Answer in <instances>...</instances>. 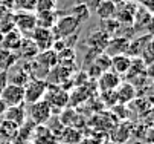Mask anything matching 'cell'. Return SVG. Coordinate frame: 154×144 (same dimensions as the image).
Here are the masks:
<instances>
[{
    "label": "cell",
    "mask_w": 154,
    "mask_h": 144,
    "mask_svg": "<svg viewBox=\"0 0 154 144\" xmlns=\"http://www.w3.org/2000/svg\"><path fill=\"white\" fill-rule=\"evenodd\" d=\"M108 42H110V37L102 29H98L87 37V45H89V48L96 51V52H104Z\"/></svg>",
    "instance_id": "14"
},
{
    "label": "cell",
    "mask_w": 154,
    "mask_h": 144,
    "mask_svg": "<svg viewBox=\"0 0 154 144\" xmlns=\"http://www.w3.org/2000/svg\"><path fill=\"white\" fill-rule=\"evenodd\" d=\"M115 95H116V103L118 104H130L136 100V88L131 83H121L116 89H115Z\"/></svg>",
    "instance_id": "11"
},
{
    "label": "cell",
    "mask_w": 154,
    "mask_h": 144,
    "mask_svg": "<svg viewBox=\"0 0 154 144\" xmlns=\"http://www.w3.org/2000/svg\"><path fill=\"white\" fill-rule=\"evenodd\" d=\"M6 104H5V103H3V100L2 98H0V117H2L3 114H5V110H6Z\"/></svg>",
    "instance_id": "37"
},
{
    "label": "cell",
    "mask_w": 154,
    "mask_h": 144,
    "mask_svg": "<svg viewBox=\"0 0 154 144\" xmlns=\"http://www.w3.org/2000/svg\"><path fill=\"white\" fill-rule=\"evenodd\" d=\"M69 92L67 89H64L63 86H57V85H49L48 83V89H46V94H45V98L46 100L52 110H63L69 106Z\"/></svg>",
    "instance_id": "2"
},
{
    "label": "cell",
    "mask_w": 154,
    "mask_h": 144,
    "mask_svg": "<svg viewBox=\"0 0 154 144\" xmlns=\"http://www.w3.org/2000/svg\"><path fill=\"white\" fill-rule=\"evenodd\" d=\"M70 15L75 17L79 23H82V22H87V20L90 18L92 12L89 11V8H87V6H84L81 3H75L72 6V9H70Z\"/></svg>",
    "instance_id": "27"
},
{
    "label": "cell",
    "mask_w": 154,
    "mask_h": 144,
    "mask_svg": "<svg viewBox=\"0 0 154 144\" xmlns=\"http://www.w3.org/2000/svg\"><path fill=\"white\" fill-rule=\"evenodd\" d=\"M31 144H58V138L54 135L48 124L35 126L31 138Z\"/></svg>",
    "instance_id": "10"
},
{
    "label": "cell",
    "mask_w": 154,
    "mask_h": 144,
    "mask_svg": "<svg viewBox=\"0 0 154 144\" xmlns=\"http://www.w3.org/2000/svg\"><path fill=\"white\" fill-rule=\"evenodd\" d=\"M107 2L113 3V5H119V3H122V2H124V0H107Z\"/></svg>",
    "instance_id": "38"
},
{
    "label": "cell",
    "mask_w": 154,
    "mask_h": 144,
    "mask_svg": "<svg viewBox=\"0 0 154 144\" xmlns=\"http://www.w3.org/2000/svg\"><path fill=\"white\" fill-rule=\"evenodd\" d=\"M17 61H18L17 52L0 49V71H9L12 66L17 65Z\"/></svg>",
    "instance_id": "23"
},
{
    "label": "cell",
    "mask_w": 154,
    "mask_h": 144,
    "mask_svg": "<svg viewBox=\"0 0 154 144\" xmlns=\"http://www.w3.org/2000/svg\"><path fill=\"white\" fill-rule=\"evenodd\" d=\"M0 98L3 100V103H5L8 107L9 106L25 104V88L8 83L2 89V92H0Z\"/></svg>",
    "instance_id": "5"
},
{
    "label": "cell",
    "mask_w": 154,
    "mask_h": 144,
    "mask_svg": "<svg viewBox=\"0 0 154 144\" xmlns=\"http://www.w3.org/2000/svg\"><path fill=\"white\" fill-rule=\"evenodd\" d=\"M58 144H63V142H58Z\"/></svg>",
    "instance_id": "43"
},
{
    "label": "cell",
    "mask_w": 154,
    "mask_h": 144,
    "mask_svg": "<svg viewBox=\"0 0 154 144\" xmlns=\"http://www.w3.org/2000/svg\"><path fill=\"white\" fill-rule=\"evenodd\" d=\"M35 5H37V0H14V9H18V11L34 12Z\"/></svg>",
    "instance_id": "31"
},
{
    "label": "cell",
    "mask_w": 154,
    "mask_h": 144,
    "mask_svg": "<svg viewBox=\"0 0 154 144\" xmlns=\"http://www.w3.org/2000/svg\"><path fill=\"white\" fill-rule=\"evenodd\" d=\"M81 23L78 22V20L75 17H72L70 14L67 15H61L58 17L55 26L52 28V34L55 37V40L58 38H67V37H72L78 32Z\"/></svg>",
    "instance_id": "3"
},
{
    "label": "cell",
    "mask_w": 154,
    "mask_h": 144,
    "mask_svg": "<svg viewBox=\"0 0 154 144\" xmlns=\"http://www.w3.org/2000/svg\"><path fill=\"white\" fill-rule=\"evenodd\" d=\"M17 52H18V54H17V55H18V58L21 57V58H26V60L32 61V60L38 55V52H40V51H38L37 45L32 42V38H31V37H25Z\"/></svg>",
    "instance_id": "20"
},
{
    "label": "cell",
    "mask_w": 154,
    "mask_h": 144,
    "mask_svg": "<svg viewBox=\"0 0 154 144\" xmlns=\"http://www.w3.org/2000/svg\"><path fill=\"white\" fill-rule=\"evenodd\" d=\"M31 38L32 42L37 45L38 51L43 52V51H48V49H52V45L55 42V37L52 34V29H46V28H35L31 34Z\"/></svg>",
    "instance_id": "8"
},
{
    "label": "cell",
    "mask_w": 154,
    "mask_h": 144,
    "mask_svg": "<svg viewBox=\"0 0 154 144\" xmlns=\"http://www.w3.org/2000/svg\"><path fill=\"white\" fill-rule=\"evenodd\" d=\"M2 144H17V142H14V141H2Z\"/></svg>",
    "instance_id": "39"
},
{
    "label": "cell",
    "mask_w": 154,
    "mask_h": 144,
    "mask_svg": "<svg viewBox=\"0 0 154 144\" xmlns=\"http://www.w3.org/2000/svg\"><path fill=\"white\" fill-rule=\"evenodd\" d=\"M140 2V6H143V8H146V9H152V6H154V0H139Z\"/></svg>",
    "instance_id": "36"
},
{
    "label": "cell",
    "mask_w": 154,
    "mask_h": 144,
    "mask_svg": "<svg viewBox=\"0 0 154 144\" xmlns=\"http://www.w3.org/2000/svg\"><path fill=\"white\" fill-rule=\"evenodd\" d=\"M101 98L105 104L108 106H116V95H115V91H105V92H101Z\"/></svg>",
    "instance_id": "32"
},
{
    "label": "cell",
    "mask_w": 154,
    "mask_h": 144,
    "mask_svg": "<svg viewBox=\"0 0 154 144\" xmlns=\"http://www.w3.org/2000/svg\"><path fill=\"white\" fill-rule=\"evenodd\" d=\"M0 144H2V139H0Z\"/></svg>",
    "instance_id": "42"
},
{
    "label": "cell",
    "mask_w": 154,
    "mask_h": 144,
    "mask_svg": "<svg viewBox=\"0 0 154 144\" xmlns=\"http://www.w3.org/2000/svg\"><path fill=\"white\" fill-rule=\"evenodd\" d=\"M37 15V26L38 28H46V29H52L58 20V14L57 11H51V12H38Z\"/></svg>",
    "instance_id": "22"
},
{
    "label": "cell",
    "mask_w": 154,
    "mask_h": 144,
    "mask_svg": "<svg viewBox=\"0 0 154 144\" xmlns=\"http://www.w3.org/2000/svg\"><path fill=\"white\" fill-rule=\"evenodd\" d=\"M57 5L58 0H37L35 5V12H51V11H57Z\"/></svg>",
    "instance_id": "28"
},
{
    "label": "cell",
    "mask_w": 154,
    "mask_h": 144,
    "mask_svg": "<svg viewBox=\"0 0 154 144\" xmlns=\"http://www.w3.org/2000/svg\"><path fill=\"white\" fill-rule=\"evenodd\" d=\"M15 14V29L21 34H32V31L37 28V15L35 12H26V11H17Z\"/></svg>",
    "instance_id": "7"
},
{
    "label": "cell",
    "mask_w": 154,
    "mask_h": 144,
    "mask_svg": "<svg viewBox=\"0 0 154 144\" xmlns=\"http://www.w3.org/2000/svg\"><path fill=\"white\" fill-rule=\"evenodd\" d=\"M48 89V80L41 77H32L25 86V104H32L45 98Z\"/></svg>",
    "instance_id": "4"
},
{
    "label": "cell",
    "mask_w": 154,
    "mask_h": 144,
    "mask_svg": "<svg viewBox=\"0 0 154 144\" xmlns=\"http://www.w3.org/2000/svg\"><path fill=\"white\" fill-rule=\"evenodd\" d=\"M84 138L82 130L76 127H63V130L58 135V142L63 144H79Z\"/></svg>",
    "instance_id": "19"
},
{
    "label": "cell",
    "mask_w": 154,
    "mask_h": 144,
    "mask_svg": "<svg viewBox=\"0 0 154 144\" xmlns=\"http://www.w3.org/2000/svg\"><path fill=\"white\" fill-rule=\"evenodd\" d=\"M2 42H3V34L0 32V45H2Z\"/></svg>",
    "instance_id": "41"
},
{
    "label": "cell",
    "mask_w": 154,
    "mask_h": 144,
    "mask_svg": "<svg viewBox=\"0 0 154 144\" xmlns=\"http://www.w3.org/2000/svg\"><path fill=\"white\" fill-rule=\"evenodd\" d=\"M57 58H58V65L70 66V65H75L76 52L73 48H64L63 51L57 52Z\"/></svg>",
    "instance_id": "26"
},
{
    "label": "cell",
    "mask_w": 154,
    "mask_h": 144,
    "mask_svg": "<svg viewBox=\"0 0 154 144\" xmlns=\"http://www.w3.org/2000/svg\"><path fill=\"white\" fill-rule=\"evenodd\" d=\"M3 120H8L14 124H17L18 127L21 124H25V121L28 120V115H26V106L25 104H18V106H9L6 107L5 114L2 115Z\"/></svg>",
    "instance_id": "12"
},
{
    "label": "cell",
    "mask_w": 154,
    "mask_h": 144,
    "mask_svg": "<svg viewBox=\"0 0 154 144\" xmlns=\"http://www.w3.org/2000/svg\"><path fill=\"white\" fill-rule=\"evenodd\" d=\"M25 35L21 34L20 31L17 29H12L6 34H3V42H2V46L3 49H8V51H12V52H17L21 42H23Z\"/></svg>",
    "instance_id": "18"
},
{
    "label": "cell",
    "mask_w": 154,
    "mask_h": 144,
    "mask_svg": "<svg viewBox=\"0 0 154 144\" xmlns=\"http://www.w3.org/2000/svg\"><path fill=\"white\" fill-rule=\"evenodd\" d=\"M14 9V0H0V14Z\"/></svg>",
    "instance_id": "34"
},
{
    "label": "cell",
    "mask_w": 154,
    "mask_h": 144,
    "mask_svg": "<svg viewBox=\"0 0 154 144\" xmlns=\"http://www.w3.org/2000/svg\"><path fill=\"white\" fill-rule=\"evenodd\" d=\"M131 68V57H128L127 54H119L112 57V63H110V71H113L115 74L121 75H127L128 71Z\"/></svg>",
    "instance_id": "16"
},
{
    "label": "cell",
    "mask_w": 154,
    "mask_h": 144,
    "mask_svg": "<svg viewBox=\"0 0 154 144\" xmlns=\"http://www.w3.org/2000/svg\"><path fill=\"white\" fill-rule=\"evenodd\" d=\"M76 3H81V5L87 6L90 12H93V11H96L98 5L101 3V0H76Z\"/></svg>",
    "instance_id": "33"
},
{
    "label": "cell",
    "mask_w": 154,
    "mask_h": 144,
    "mask_svg": "<svg viewBox=\"0 0 154 144\" xmlns=\"http://www.w3.org/2000/svg\"><path fill=\"white\" fill-rule=\"evenodd\" d=\"M136 9H137V3L136 2H133V0H124L122 3L116 5L115 18L121 25H133Z\"/></svg>",
    "instance_id": "6"
},
{
    "label": "cell",
    "mask_w": 154,
    "mask_h": 144,
    "mask_svg": "<svg viewBox=\"0 0 154 144\" xmlns=\"http://www.w3.org/2000/svg\"><path fill=\"white\" fill-rule=\"evenodd\" d=\"M128 45H130V40L125 37H112L104 52L110 57H115L119 54H127Z\"/></svg>",
    "instance_id": "15"
},
{
    "label": "cell",
    "mask_w": 154,
    "mask_h": 144,
    "mask_svg": "<svg viewBox=\"0 0 154 144\" xmlns=\"http://www.w3.org/2000/svg\"><path fill=\"white\" fill-rule=\"evenodd\" d=\"M110 63H112V57L107 55L105 52H101L96 55V58L93 60V65H96L102 72L105 71H110Z\"/></svg>",
    "instance_id": "29"
},
{
    "label": "cell",
    "mask_w": 154,
    "mask_h": 144,
    "mask_svg": "<svg viewBox=\"0 0 154 144\" xmlns=\"http://www.w3.org/2000/svg\"><path fill=\"white\" fill-rule=\"evenodd\" d=\"M35 65L38 68H46V72L49 74V71H52L57 65H58V58H57V52L52 49L38 52V55L35 57Z\"/></svg>",
    "instance_id": "17"
},
{
    "label": "cell",
    "mask_w": 154,
    "mask_h": 144,
    "mask_svg": "<svg viewBox=\"0 0 154 144\" xmlns=\"http://www.w3.org/2000/svg\"><path fill=\"white\" fill-rule=\"evenodd\" d=\"M26 115L28 120L34 123L35 126H43L51 121V118L54 117V110L46 100H40L37 103L29 104V107L26 109Z\"/></svg>",
    "instance_id": "1"
},
{
    "label": "cell",
    "mask_w": 154,
    "mask_h": 144,
    "mask_svg": "<svg viewBox=\"0 0 154 144\" xmlns=\"http://www.w3.org/2000/svg\"><path fill=\"white\" fill-rule=\"evenodd\" d=\"M133 124L130 121L119 123L118 126H113V129H110V141H113L115 144H125L128 138L133 135Z\"/></svg>",
    "instance_id": "9"
},
{
    "label": "cell",
    "mask_w": 154,
    "mask_h": 144,
    "mask_svg": "<svg viewBox=\"0 0 154 144\" xmlns=\"http://www.w3.org/2000/svg\"><path fill=\"white\" fill-rule=\"evenodd\" d=\"M119 26H121V23L118 22L116 18H108V20H102V31L112 38L113 37V34H115V31H118L119 29Z\"/></svg>",
    "instance_id": "30"
},
{
    "label": "cell",
    "mask_w": 154,
    "mask_h": 144,
    "mask_svg": "<svg viewBox=\"0 0 154 144\" xmlns=\"http://www.w3.org/2000/svg\"><path fill=\"white\" fill-rule=\"evenodd\" d=\"M6 85H8V74L6 71H0V92Z\"/></svg>",
    "instance_id": "35"
},
{
    "label": "cell",
    "mask_w": 154,
    "mask_h": 144,
    "mask_svg": "<svg viewBox=\"0 0 154 144\" xmlns=\"http://www.w3.org/2000/svg\"><path fill=\"white\" fill-rule=\"evenodd\" d=\"M18 132V126L8 120H0V139L2 141H14Z\"/></svg>",
    "instance_id": "21"
},
{
    "label": "cell",
    "mask_w": 154,
    "mask_h": 144,
    "mask_svg": "<svg viewBox=\"0 0 154 144\" xmlns=\"http://www.w3.org/2000/svg\"><path fill=\"white\" fill-rule=\"evenodd\" d=\"M12 29H15V14L12 11L0 14V32L6 34Z\"/></svg>",
    "instance_id": "25"
},
{
    "label": "cell",
    "mask_w": 154,
    "mask_h": 144,
    "mask_svg": "<svg viewBox=\"0 0 154 144\" xmlns=\"http://www.w3.org/2000/svg\"><path fill=\"white\" fill-rule=\"evenodd\" d=\"M101 144H115V142H113V141H110V139H108V141H105V142H101Z\"/></svg>",
    "instance_id": "40"
},
{
    "label": "cell",
    "mask_w": 154,
    "mask_h": 144,
    "mask_svg": "<svg viewBox=\"0 0 154 144\" xmlns=\"http://www.w3.org/2000/svg\"><path fill=\"white\" fill-rule=\"evenodd\" d=\"M95 14L101 18V20H108V18H115L116 14V5L107 2V0H101V3L98 5Z\"/></svg>",
    "instance_id": "24"
},
{
    "label": "cell",
    "mask_w": 154,
    "mask_h": 144,
    "mask_svg": "<svg viewBox=\"0 0 154 144\" xmlns=\"http://www.w3.org/2000/svg\"><path fill=\"white\" fill-rule=\"evenodd\" d=\"M122 83L121 77L118 74H115L113 71H105L101 74V77L98 78V89L101 92L105 91H115L119 85Z\"/></svg>",
    "instance_id": "13"
}]
</instances>
